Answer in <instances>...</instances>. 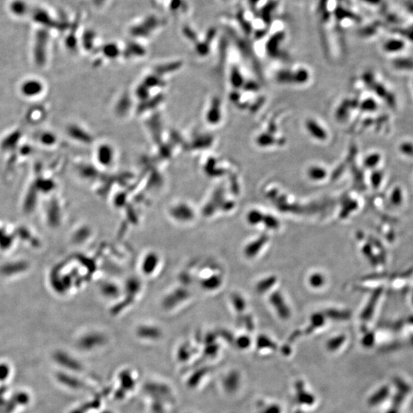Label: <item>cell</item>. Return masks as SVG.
<instances>
[{
  "label": "cell",
  "instance_id": "6da1fadb",
  "mask_svg": "<svg viewBox=\"0 0 413 413\" xmlns=\"http://www.w3.org/2000/svg\"><path fill=\"white\" fill-rule=\"evenodd\" d=\"M322 281L323 279H322L320 276H314L311 277V284L312 285H317L319 286V285L322 284Z\"/></svg>",
  "mask_w": 413,
  "mask_h": 413
},
{
  "label": "cell",
  "instance_id": "7a4b0ae2",
  "mask_svg": "<svg viewBox=\"0 0 413 413\" xmlns=\"http://www.w3.org/2000/svg\"><path fill=\"white\" fill-rule=\"evenodd\" d=\"M388 413H397V412H396V411H394V410H391Z\"/></svg>",
  "mask_w": 413,
  "mask_h": 413
}]
</instances>
